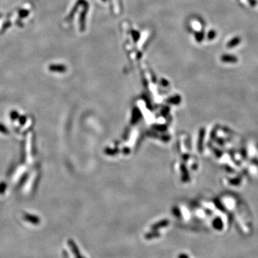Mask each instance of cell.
I'll return each mask as SVG.
<instances>
[{
  "mask_svg": "<svg viewBox=\"0 0 258 258\" xmlns=\"http://www.w3.org/2000/svg\"><path fill=\"white\" fill-rule=\"evenodd\" d=\"M240 38H238V37H236V38H234L232 39H231L228 43H227V48H234L238 45V44L240 43Z\"/></svg>",
  "mask_w": 258,
  "mask_h": 258,
  "instance_id": "1",
  "label": "cell"
},
{
  "mask_svg": "<svg viewBox=\"0 0 258 258\" xmlns=\"http://www.w3.org/2000/svg\"><path fill=\"white\" fill-rule=\"evenodd\" d=\"M222 60L224 61H236L237 59L234 57H232L231 55H224L222 57Z\"/></svg>",
  "mask_w": 258,
  "mask_h": 258,
  "instance_id": "2",
  "label": "cell"
},
{
  "mask_svg": "<svg viewBox=\"0 0 258 258\" xmlns=\"http://www.w3.org/2000/svg\"><path fill=\"white\" fill-rule=\"evenodd\" d=\"M216 36V32L214 31V30H211L210 32H209L208 34V38L210 39H212L215 38Z\"/></svg>",
  "mask_w": 258,
  "mask_h": 258,
  "instance_id": "3",
  "label": "cell"
}]
</instances>
